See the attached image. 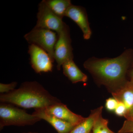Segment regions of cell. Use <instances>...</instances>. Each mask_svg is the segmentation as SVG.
Masks as SVG:
<instances>
[{"label":"cell","mask_w":133,"mask_h":133,"mask_svg":"<svg viewBox=\"0 0 133 133\" xmlns=\"http://www.w3.org/2000/svg\"><path fill=\"white\" fill-rule=\"evenodd\" d=\"M17 84L16 82H13L8 84L0 83V93L1 94H3L10 92L16 89Z\"/></svg>","instance_id":"2e32d148"},{"label":"cell","mask_w":133,"mask_h":133,"mask_svg":"<svg viewBox=\"0 0 133 133\" xmlns=\"http://www.w3.org/2000/svg\"><path fill=\"white\" fill-rule=\"evenodd\" d=\"M103 107L96 108L81 123L76 126L69 133H91L95 121L101 114Z\"/></svg>","instance_id":"4fadbf2b"},{"label":"cell","mask_w":133,"mask_h":133,"mask_svg":"<svg viewBox=\"0 0 133 133\" xmlns=\"http://www.w3.org/2000/svg\"><path fill=\"white\" fill-rule=\"evenodd\" d=\"M118 133H133V122L126 120Z\"/></svg>","instance_id":"e0dca14e"},{"label":"cell","mask_w":133,"mask_h":133,"mask_svg":"<svg viewBox=\"0 0 133 133\" xmlns=\"http://www.w3.org/2000/svg\"><path fill=\"white\" fill-rule=\"evenodd\" d=\"M48 8L57 16L63 19L72 4L70 0H43Z\"/></svg>","instance_id":"5bb4252c"},{"label":"cell","mask_w":133,"mask_h":133,"mask_svg":"<svg viewBox=\"0 0 133 133\" xmlns=\"http://www.w3.org/2000/svg\"><path fill=\"white\" fill-rule=\"evenodd\" d=\"M118 104L114 112L118 116L125 117L127 114V109L125 106L122 102L118 101Z\"/></svg>","instance_id":"d6986e66"},{"label":"cell","mask_w":133,"mask_h":133,"mask_svg":"<svg viewBox=\"0 0 133 133\" xmlns=\"http://www.w3.org/2000/svg\"><path fill=\"white\" fill-rule=\"evenodd\" d=\"M42 120L33 114H29L16 106L1 103L0 104V129L6 126L23 127L31 125Z\"/></svg>","instance_id":"3957f363"},{"label":"cell","mask_w":133,"mask_h":133,"mask_svg":"<svg viewBox=\"0 0 133 133\" xmlns=\"http://www.w3.org/2000/svg\"><path fill=\"white\" fill-rule=\"evenodd\" d=\"M31 133H36V132H31Z\"/></svg>","instance_id":"603a6c76"},{"label":"cell","mask_w":133,"mask_h":133,"mask_svg":"<svg viewBox=\"0 0 133 133\" xmlns=\"http://www.w3.org/2000/svg\"><path fill=\"white\" fill-rule=\"evenodd\" d=\"M63 73L72 83H85L88 80L87 76L81 71L73 59L65 62L62 66Z\"/></svg>","instance_id":"7c38bea8"},{"label":"cell","mask_w":133,"mask_h":133,"mask_svg":"<svg viewBox=\"0 0 133 133\" xmlns=\"http://www.w3.org/2000/svg\"><path fill=\"white\" fill-rule=\"evenodd\" d=\"M108 120L104 118L101 114L94 125L92 133H115L108 128Z\"/></svg>","instance_id":"9a60e30c"},{"label":"cell","mask_w":133,"mask_h":133,"mask_svg":"<svg viewBox=\"0 0 133 133\" xmlns=\"http://www.w3.org/2000/svg\"><path fill=\"white\" fill-rule=\"evenodd\" d=\"M65 16L69 17L77 24L83 31L84 39L88 40L90 38L92 31L87 14L84 8L72 5L67 10Z\"/></svg>","instance_id":"ba28073f"},{"label":"cell","mask_w":133,"mask_h":133,"mask_svg":"<svg viewBox=\"0 0 133 133\" xmlns=\"http://www.w3.org/2000/svg\"><path fill=\"white\" fill-rule=\"evenodd\" d=\"M128 120L131 121H132L133 122V114L132 116L131 117V118L130 119Z\"/></svg>","instance_id":"44dd1931"},{"label":"cell","mask_w":133,"mask_h":133,"mask_svg":"<svg viewBox=\"0 0 133 133\" xmlns=\"http://www.w3.org/2000/svg\"><path fill=\"white\" fill-rule=\"evenodd\" d=\"M37 19L35 27L55 31L57 35L63 30L65 24L62 19L50 10L43 1L38 5Z\"/></svg>","instance_id":"8992f818"},{"label":"cell","mask_w":133,"mask_h":133,"mask_svg":"<svg viewBox=\"0 0 133 133\" xmlns=\"http://www.w3.org/2000/svg\"><path fill=\"white\" fill-rule=\"evenodd\" d=\"M118 102V101L114 97L109 98L106 101V108L109 111H114Z\"/></svg>","instance_id":"ac0fdd59"},{"label":"cell","mask_w":133,"mask_h":133,"mask_svg":"<svg viewBox=\"0 0 133 133\" xmlns=\"http://www.w3.org/2000/svg\"><path fill=\"white\" fill-rule=\"evenodd\" d=\"M28 53L30 56L31 67L37 73L52 71L53 62L48 52L34 44L29 46Z\"/></svg>","instance_id":"52a82bcc"},{"label":"cell","mask_w":133,"mask_h":133,"mask_svg":"<svg viewBox=\"0 0 133 133\" xmlns=\"http://www.w3.org/2000/svg\"><path fill=\"white\" fill-rule=\"evenodd\" d=\"M133 64V49H128L114 58H90L84 66L97 83L112 92L129 80L128 72Z\"/></svg>","instance_id":"6da1fadb"},{"label":"cell","mask_w":133,"mask_h":133,"mask_svg":"<svg viewBox=\"0 0 133 133\" xmlns=\"http://www.w3.org/2000/svg\"><path fill=\"white\" fill-rule=\"evenodd\" d=\"M33 114L50 124L58 133H69L76 126L48 113L44 109H35Z\"/></svg>","instance_id":"8fae6325"},{"label":"cell","mask_w":133,"mask_h":133,"mask_svg":"<svg viewBox=\"0 0 133 133\" xmlns=\"http://www.w3.org/2000/svg\"><path fill=\"white\" fill-rule=\"evenodd\" d=\"M48 113L76 126L84 120L86 118L76 114L62 102L44 109Z\"/></svg>","instance_id":"30bf717a"},{"label":"cell","mask_w":133,"mask_h":133,"mask_svg":"<svg viewBox=\"0 0 133 133\" xmlns=\"http://www.w3.org/2000/svg\"><path fill=\"white\" fill-rule=\"evenodd\" d=\"M0 101L24 109L35 110L45 109L61 102L36 81L24 82L19 88L8 93L1 94Z\"/></svg>","instance_id":"7a4b0ae2"},{"label":"cell","mask_w":133,"mask_h":133,"mask_svg":"<svg viewBox=\"0 0 133 133\" xmlns=\"http://www.w3.org/2000/svg\"><path fill=\"white\" fill-rule=\"evenodd\" d=\"M128 77L129 80L133 82V64L128 72Z\"/></svg>","instance_id":"ffe728a7"},{"label":"cell","mask_w":133,"mask_h":133,"mask_svg":"<svg viewBox=\"0 0 133 133\" xmlns=\"http://www.w3.org/2000/svg\"><path fill=\"white\" fill-rule=\"evenodd\" d=\"M24 38L30 44L37 45L44 50L54 62V51L58 38L55 31L34 27L24 35Z\"/></svg>","instance_id":"277c9868"},{"label":"cell","mask_w":133,"mask_h":133,"mask_svg":"<svg viewBox=\"0 0 133 133\" xmlns=\"http://www.w3.org/2000/svg\"><path fill=\"white\" fill-rule=\"evenodd\" d=\"M58 36L54 51V58L57 64V68L59 70L65 62L73 59L74 57L70 29L66 24Z\"/></svg>","instance_id":"5b68a950"},{"label":"cell","mask_w":133,"mask_h":133,"mask_svg":"<svg viewBox=\"0 0 133 133\" xmlns=\"http://www.w3.org/2000/svg\"><path fill=\"white\" fill-rule=\"evenodd\" d=\"M113 97L125 106V118L129 120L133 114V82L129 80L124 85L111 92Z\"/></svg>","instance_id":"9c48e42d"},{"label":"cell","mask_w":133,"mask_h":133,"mask_svg":"<svg viewBox=\"0 0 133 133\" xmlns=\"http://www.w3.org/2000/svg\"><path fill=\"white\" fill-rule=\"evenodd\" d=\"M23 133H31V132H29Z\"/></svg>","instance_id":"7402d4cb"}]
</instances>
